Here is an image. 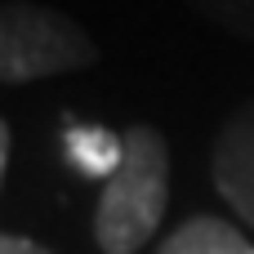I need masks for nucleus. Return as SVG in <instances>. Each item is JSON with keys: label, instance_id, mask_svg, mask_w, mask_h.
<instances>
[{"label": "nucleus", "instance_id": "obj_1", "mask_svg": "<svg viewBox=\"0 0 254 254\" xmlns=\"http://www.w3.org/2000/svg\"><path fill=\"white\" fill-rule=\"evenodd\" d=\"M170 205V143L152 125L121 134V156L94 205V246L103 254H138Z\"/></svg>", "mask_w": 254, "mask_h": 254}, {"label": "nucleus", "instance_id": "obj_2", "mask_svg": "<svg viewBox=\"0 0 254 254\" xmlns=\"http://www.w3.org/2000/svg\"><path fill=\"white\" fill-rule=\"evenodd\" d=\"M98 63L94 36L40 0H0V85L71 76Z\"/></svg>", "mask_w": 254, "mask_h": 254}, {"label": "nucleus", "instance_id": "obj_3", "mask_svg": "<svg viewBox=\"0 0 254 254\" xmlns=\"http://www.w3.org/2000/svg\"><path fill=\"white\" fill-rule=\"evenodd\" d=\"M210 170H214V188L232 205V214L254 228V98L223 121Z\"/></svg>", "mask_w": 254, "mask_h": 254}, {"label": "nucleus", "instance_id": "obj_4", "mask_svg": "<svg viewBox=\"0 0 254 254\" xmlns=\"http://www.w3.org/2000/svg\"><path fill=\"white\" fill-rule=\"evenodd\" d=\"M156 254H254V246H250V237L237 232L232 223L210 219V214H196L183 228H174L161 241Z\"/></svg>", "mask_w": 254, "mask_h": 254}, {"label": "nucleus", "instance_id": "obj_5", "mask_svg": "<svg viewBox=\"0 0 254 254\" xmlns=\"http://www.w3.org/2000/svg\"><path fill=\"white\" fill-rule=\"evenodd\" d=\"M188 4L219 31L237 40H254V0H188Z\"/></svg>", "mask_w": 254, "mask_h": 254}, {"label": "nucleus", "instance_id": "obj_6", "mask_svg": "<svg viewBox=\"0 0 254 254\" xmlns=\"http://www.w3.org/2000/svg\"><path fill=\"white\" fill-rule=\"evenodd\" d=\"M0 254H54V250H45V246L27 241V237H13V232H0Z\"/></svg>", "mask_w": 254, "mask_h": 254}, {"label": "nucleus", "instance_id": "obj_7", "mask_svg": "<svg viewBox=\"0 0 254 254\" xmlns=\"http://www.w3.org/2000/svg\"><path fill=\"white\" fill-rule=\"evenodd\" d=\"M9 143H13V138H9V121L0 116V188H4V165H9Z\"/></svg>", "mask_w": 254, "mask_h": 254}]
</instances>
